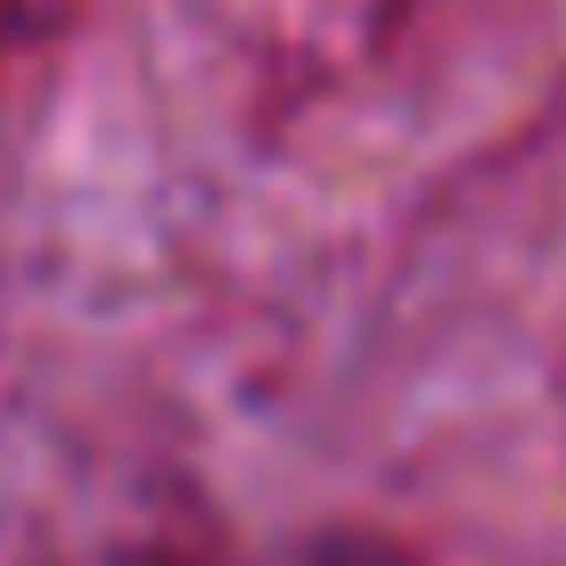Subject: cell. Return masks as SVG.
<instances>
[{"label": "cell", "mask_w": 566, "mask_h": 566, "mask_svg": "<svg viewBox=\"0 0 566 566\" xmlns=\"http://www.w3.org/2000/svg\"><path fill=\"white\" fill-rule=\"evenodd\" d=\"M239 566H419L402 542L386 534H354V525H337V534H304V542H280V551H255Z\"/></svg>", "instance_id": "6da1fadb"}]
</instances>
